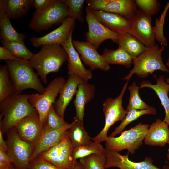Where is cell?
<instances>
[{
    "instance_id": "obj_6",
    "label": "cell",
    "mask_w": 169,
    "mask_h": 169,
    "mask_svg": "<svg viewBox=\"0 0 169 169\" xmlns=\"http://www.w3.org/2000/svg\"><path fill=\"white\" fill-rule=\"evenodd\" d=\"M69 17V10L63 0H56L49 8L41 13L34 12L28 26L39 32L49 29L53 25L62 24Z\"/></svg>"
},
{
    "instance_id": "obj_19",
    "label": "cell",
    "mask_w": 169,
    "mask_h": 169,
    "mask_svg": "<svg viewBox=\"0 0 169 169\" xmlns=\"http://www.w3.org/2000/svg\"><path fill=\"white\" fill-rule=\"evenodd\" d=\"M84 82L86 81L76 74L69 75L59 91V98L53 105L55 111L59 116L64 118L66 109L76 94L78 86Z\"/></svg>"
},
{
    "instance_id": "obj_32",
    "label": "cell",
    "mask_w": 169,
    "mask_h": 169,
    "mask_svg": "<svg viewBox=\"0 0 169 169\" xmlns=\"http://www.w3.org/2000/svg\"><path fill=\"white\" fill-rule=\"evenodd\" d=\"M1 41L3 46L17 58L30 60L33 54L26 47L24 41H8L1 40Z\"/></svg>"
},
{
    "instance_id": "obj_3",
    "label": "cell",
    "mask_w": 169,
    "mask_h": 169,
    "mask_svg": "<svg viewBox=\"0 0 169 169\" xmlns=\"http://www.w3.org/2000/svg\"><path fill=\"white\" fill-rule=\"evenodd\" d=\"M5 61L15 93L21 94L28 89L35 90L40 94L45 91L46 88L43 85L37 73L34 71L29 60L20 59Z\"/></svg>"
},
{
    "instance_id": "obj_13",
    "label": "cell",
    "mask_w": 169,
    "mask_h": 169,
    "mask_svg": "<svg viewBox=\"0 0 169 169\" xmlns=\"http://www.w3.org/2000/svg\"><path fill=\"white\" fill-rule=\"evenodd\" d=\"M85 11V18L88 28L85 34L87 42L97 49L105 41L111 39L113 41L116 38L118 34L111 31L100 23L87 6Z\"/></svg>"
},
{
    "instance_id": "obj_30",
    "label": "cell",
    "mask_w": 169,
    "mask_h": 169,
    "mask_svg": "<svg viewBox=\"0 0 169 169\" xmlns=\"http://www.w3.org/2000/svg\"><path fill=\"white\" fill-rule=\"evenodd\" d=\"M127 112L125 116L121 121V123L115 129L110 136L114 137L120 133L130 123L136 120L141 116L146 115H154L156 113L155 108L152 106L143 110H132Z\"/></svg>"
},
{
    "instance_id": "obj_35",
    "label": "cell",
    "mask_w": 169,
    "mask_h": 169,
    "mask_svg": "<svg viewBox=\"0 0 169 169\" xmlns=\"http://www.w3.org/2000/svg\"><path fill=\"white\" fill-rule=\"evenodd\" d=\"M79 161L84 169H105V154H91L80 159Z\"/></svg>"
},
{
    "instance_id": "obj_33",
    "label": "cell",
    "mask_w": 169,
    "mask_h": 169,
    "mask_svg": "<svg viewBox=\"0 0 169 169\" xmlns=\"http://www.w3.org/2000/svg\"><path fill=\"white\" fill-rule=\"evenodd\" d=\"M105 151V148L100 143L92 141L88 145L73 148L72 156L76 161L91 154H103Z\"/></svg>"
},
{
    "instance_id": "obj_14",
    "label": "cell",
    "mask_w": 169,
    "mask_h": 169,
    "mask_svg": "<svg viewBox=\"0 0 169 169\" xmlns=\"http://www.w3.org/2000/svg\"><path fill=\"white\" fill-rule=\"evenodd\" d=\"M105 169L116 167L120 169H160L153 164V160L150 157H146L143 161L135 162L129 159L128 154L123 155L105 148ZM163 169H169V167L164 166Z\"/></svg>"
},
{
    "instance_id": "obj_11",
    "label": "cell",
    "mask_w": 169,
    "mask_h": 169,
    "mask_svg": "<svg viewBox=\"0 0 169 169\" xmlns=\"http://www.w3.org/2000/svg\"><path fill=\"white\" fill-rule=\"evenodd\" d=\"M151 21V16L138 9L130 19L128 32L147 48L156 45L155 32Z\"/></svg>"
},
{
    "instance_id": "obj_29",
    "label": "cell",
    "mask_w": 169,
    "mask_h": 169,
    "mask_svg": "<svg viewBox=\"0 0 169 169\" xmlns=\"http://www.w3.org/2000/svg\"><path fill=\"white\" fill-rule=\"evenodd\" d=\"M33 5V0H7L6 12L10 18L17 19L26 15Z\"/></svg>"
},
{
    "instance_id": "obj_7",
    "label": "cell",
    "mask_w": 169,
    "mask_h": 169,
    "mask_svg": "<svg viewBox=\"0 0 169 169\" xmlns=\"http://www.w3.org/2000/svg\"><path fill=\"white\" fill-rule=\"evenodd\" d=\"M128 81L124 84L120 94L117 97L114 99L109 97L104 102L103 106L105 118V125L101 131L91 138L93 141L100 143L105 141L108 137L107 133L110 128L115 122L122 121L125 116L127 112L122 106V100L128 85Z\"/></svg>"
},
{
    "instance_id": "obj_4",
    "label": "cell",
    "mask_w": 169,
    "mask_h": 169,
    "mask_svg": "<svg viewBox=\"0 0 169 169\" xmlns=\"http://www.w3.org/2000/svg\"><path fill=\"white\" fill-rule=\"evenodd\" d=\"M164 50L163 45L160 48L158 44L151 48L146 47L143 52L133 59V67L123 79L128 81L135 74L141 78H145L156 70L169 73L161 56Z\"/></svg>"
},
{
    "instance_id": "obj_22",
    "label": "cell",
    "mask_w": 169,
    "mask_h": 169,
    "mask_svg": "<svg viewBox=\"0 0 169 169\" xmlns=\"http://www.w3.org/2000/svg\"><path fill=\"white\" fill-rule=\"evenodd\" d=\"M169 125L157 119L149 126L145 137L146 145L162 147L168 143L169 139Z\"/></svg>"
},
{
    "instance_id": "obj_27",
    "label": "cell",
    "mask_w": 169,
    "mask_h": 169,
    "mask_svg": "<svg viewBox=\"0 0 169 169\" xmlns=\"http://www.w3.org/2000/svg\"><path fill=\"white\" fill-rule=\"evenodd\" d=\"M123 48L133 58L138 56L146 47L136 38L128 33L118 34L113 41Z\"/></svg>"
},
{
    "instance_id": "obj_1",
    "label": "cell",
    "mask_w": 169,
    "mask_h": 169,
    "mask_svg": "<svg viewBox=\"0 0 169 169\" xmlns=\"http://www.w3.org/2000/svg\"><path fill=\"white\" fill-rule=\"evenodd\" d=\"M29 94L14 93L0 102V130L7 132L26 117L38 113L29 101Z\"/></svg>"
},
{
    "instance_id": "obj_23",
    "label": "cell",
    "mask_w": 169,
    "mask_h": 169,
    "mask_svg": "<svg viewBox=\"0 0 169 169\" xmlns=\"http://www.w3.org/2000/svg\"><path fill=\"white\" fill-rule=\"evenodd\" d=\"M95 93V86L87 82H84L78 86L74 101L75 117L83 122L85 105L93 99Z\"/></svg>"
},
{
    "instance_id": "obj_41",
    "label": "cell",
    "mask_w": 169,
    "mask_h": 169,
    "mask_svg": "<svg viewBox=\"0 0 169 169\" xmlns=\"http://www.w3.org/2000/svg\"><path fill=\"white\" fill-rule=\"evenodd\" d=\"M12 162L7 153L0 150V169H10Z\"/></svg>"
},
{
    "instance_id": "obj_44",
    "label": "cell",
    "mask_w": 169,
    "mask_h": 169,
    "mask_svg": "<svg viewBox=\"0 0 169 169\" xmlns=\"http://www.w3.org/2000/svg\"><path fill=\"white\" fill-rule=\"evenodd\" d=\"M72 169H84V168L79 161H76Z\"/></svg>"
},
{
    "instance_id": "obj_10",
    "label": "cell",
    "mask_w": 169,
    "mask_h": 169,
    "mask_svg": "<svg viewBox=\"0 0 169 169\" xmlns=\"http://www.w3.org/2000/svg\"><path fill=\"white\" fill-rule=\"evenodd\" d=\"M67 132L57 145L39 155L40 158L59 169H72L76 161L73 159V149Z\"/></svg>"
},
{
    "instance_id": "obj_24",
    "label": "cell",
    "mask_w": 169,
    "mask_h": 169,
    "mask_svg": "<svg viewBox=\"0 0 169 169\" xmlns=\"http://www.w3.org/2000/svg\"><path fill=\"white\" fill-rule=\"evenodd\" d=\"M7 0H0V29L2 40L18 42L24 41L26 36L15 30L11 23V18L6 13Z\"/></svg>"
},
{
    "instance_id": "obj_46",
    "label": "cell",
    "mask_w": 169,
    "mask_h": 169,
    "mask_svg": "<svg viewBox=\"0 0 169 169\" xmlns=\"http://www.w3.org/2000/svg\"><path fill=\"white\" fill-rule=\"evenodd\" d=\"M167 157L168 160L169 161V149H168V150L167 153Z\"/></svg>"
},
{
    "instance_id": "obj_36",
    "label": "cell",
    "mask_w": 169,
    "mask_h": 169,
    "mask_svg": "<svg viewBox=\"0 0 169 169\" xmlns=\"http://www.w3.org/2000/svg\"><path fill=\"white\" fill-rule=\"evenodd\" d=\"M68 124L64 121V117L57 114L53 105L47 114L44 128L49 130H56Z\"/></svg>"
},
{
    "instance_id": "obj_21",
    "label": "cell",
    "mask_w": 169,
    "mask_h": 169,
    "mask_svg": "<svg viewBox=\"0 0 169 169\" xmlns=\"http://www.w3.org/2000/svg\"><path fill=\"white\" fill-rule=\"evenodd\" d=\"M91 10L95 18L111 31L118 34L128 32L130 19L118 14Z\"/></svg>"
},
{
    "instance_id": "obj_42",
    "label": "cell",
    "mask_w": 169,
    "mask_h": 169,
    "mask_svg": "<svg viewBox=\"0 0 169 169\" xmlns=\"http://www.w3.org/2000/svg\"><path fill=\"white\" fill-rule=\"evenodd\" d=\"M20 59L17 57L3 46L0 47V59L5 61L18 60Z\"/></svg>"
},
{
    "instance_id": "obj_40",
    "label": "cell",
    "mask_w": 169,
    "mask_h": 169,
    "mask_svg": "<svg viewBox=\"0 0 169 169\" xmlns=\"http://www.w3.org/2000/svg\"><path fill=\"white\" fill-rule=\"evenodd\" d=\"M56 0H33V5L35 12L42 13L48 8L55 2Z\"/></svg>"
},
{
    "instance_id": "obj_47",
    "label": "cell",
    "mask_w": 169,
    "mask_h": 169,
    "mask_svg": "<svg viewBox=\"0 0 169 169\" xmlns=\"http://www.w3.org/2000/svg\"><path fill=\"white\" fill-rule=\"evenodd\" d=\"M166 83L169 84V78H166Z\"/></svg>"
},
{
    "instance_id": "obj_2",
    "label": "cell",
    "mask_w": 169,
    "mask_h": 169,
    "mask_svg": "<svg viewBox=\"0 0 169 169\" xmlns=\"http://www.w3.org/2000/svg\"><path fill=\"white\" fill-rule=\"evenodd\" d=\"M68 57L67 53L61 44H55L42 46L40 51L33 54L29 61L43 82L46 84L47 75L57 72L67 61Z\"/></svg>"
},
{
    "instance_id": "obj_37",
    "label": "cell",
    "mask_w": 169,
    "mask_h": 169,
    "mask_svg": "<svg viewBox=\"0 0 169 169\" xmlns=\"http://www.w3.org/2000/svg\"><path fill=\"white\" fill-rule=\"evenodd\" d=\"M68 6L69 17L81 22H83V8L84 0H63Z\"/></svg>"
},
{
    "instance_id": "obj_48",
    "label": "cell",
    "mask_w": 169,
    "mask_h": 169,
    "mask_svg": "<svg viewBox=\"0 0 169 169\" xmlns=\"http://www.w3.org/2000/svg\"><path fill=\"white\" fill-rule=\"evenodd\" d=\"M167 143L168 144L169 146V140H168V142ZM168 149H169V148Z\"/></svg>"
},
{
    "instance_id": "obj_39",
    "label": "cell",
    "mask_w": 169,
    "mask_h": 169,
    "mask_svg": "<svg viewBox=\"0 0 169 169\" xmlns=\"http://www.w3.org/2000/svg\"><path fill=\"white\" fill-rule=\"evenodd\" d=\"M29 169H59L50 162L39 157L30 162Z\"/></svg>"
},
{
    "instance_id": "obj_15",
    "label": "cell",
    "mask_w": 169,
    "mask_h": 169,
    "mask_svg": "<svg viewBox=\"0 0 169 169\" xmlns=\"http://www.w3.org/2000/svg\"><path fill=\"white\" fill-rule=\"evenodd\" d=\"M75 20L73 18L68 17L58 28L46 35L40 37H31L30 42L36 48L44 45L61 44L68 39L71 32L74 30Z\"/></svg>"
},
{
    "instance_id": "obj_43",
    "label": "cell",
    "mask_w": 169,
    "mask_h": 169,
    "mask_svg": "<svg viewBox=\"0 0 169 169\" xmlns=\"http://www.w3.org/2000/svg\"><path fill=\"white\" fill-rule=\"evenodd\" d=\"M2 133L0 130V150L6 152L7 151L8 145L7 142L4 140L3 138Z\"/></svg>"
},
{
    "instance_id": "obj_31",
    "label": "cell",
    "mask_w": 169,
    "mask_h": 169,
    "mask_svg": "<svg viewBox=\"0 0 169 169\" xmlns=\"http://www.w3.org/2000/svg\"><path fill=\"white\" fill-rule=\"evenodd\" d=\"M15 93L7 65L0 67V102Z\"/></svg>"
},
{
    "instance_id": "obj_45",
    "label": "cell",
    "mask_w": 169,
    "mask_h": 169,
    "mask_svg": "<svg viewBox=\"0 0 169 169\" xmlns=\"http://www.w3.org/2000/svg\"><path fill=\"white\" fill-rule=\"evenodd\" d=\"M166 65L169 67V56L166 64Z\"/></svg>"
},
{
    "instance_id": "obj_16",
    "label": "cell",
    "mask_w": 169,
    "mask_h": 169,
    "mask_svg": "<svg viewBox=\"0 0 169 169\" xmlns=\"http://www.w3.org/2000/svg\"><path fill=\"white\" fill-rule=\"evenodd\" d=\"M72 43L80 54L81 60L91 70L100 69L107 71L110 69V64L98 53L97 49L89 42L73 40Z\"/></svg>"
},
{
    "instance_id": "obj_20",
    "label": "cell",
    "mask_w": 169,
    "mask_h": 169,
    "mask_svg": "<svg viewBox=\"0 0 169 169\" xmlns=\"http://www.w3.org/2000/svg\"><path fill=\"white\" fill-rule=\"evenodd\" d=\"M71 123L56 130H49L44 128L34 147L33 151L30 159V162L42 152L58 143L70 128Z\"/></svg>"
},
{
    "instance_id": "obj_28",
    "label": "cell",
    "mask_w": 169,
    "mask_h": 169,
    "mask_svg": "<svg viewBox=\"0 0 169 169\" xmlns=\"http://www.w3.org/2000/svg\"><path fill=\"white\" fill-rule=\"evenodd\" d=\"M102 56L110 64L122 65L128 68L132 64L133 58L121 47L115 50L105 49Z\"/></svg>"
},
{
    "instance_id": "obj_38",
    "label": "cell",
    "mask_w": 169,
    "mask_h": 169,
    "mask_svg": "<svg viewBox=\"0 0 169 169\" xmlns=\"http://www.w3.org/2000/svg\"><path fill=\"white\" fill-rule=\"evenodd\" d=\"M138 9L151 16L156 14L160 9L161 4L157 0H135Z\"/></svg>"
},
{
    "instance_id": "obj_12",
    "label": "cell",
    "mask_w": 169,
    "mask_h": 169,
    "mask_svg": "<svg viewBox=\"0 0 169 169\" xmlns=\"http://www.w3.org/2000/svg\"><path fill=\"white\" fill-rule=\"evenodd\" d=\"M91 10L118 14L130 19L138 10L135 0H87Z\"/></svg>"
},
{
    "instance_id": "obj_18",
    "label": "cell",
    "mask_w": 169,
    "mask_h": 169,
    "mask_svg": "<svg viewBox=\"0 0 169 169\" xmlns=\"http://www.w3.org/2000/svg\"><path fill=\"white\" fill-rule=\"evenodd\" d=\"M71 31L68 39L61 45L65 50L68 55L67 67L69 75L76 74L87 82L92 77L90 69H88L83 65L79 53L74 48L72 43Z\"/></svg>"
},
{
    "instance_id": "obj_49",
    "label": "cell",
    "mask_w": 169,
    "mask_h": 169,
    "mask_svg": "<svg viewBox=\"0 0 169 169\" xmlns=\"http://www.w3.org/2000/svg\"><path fill=\"white\" fill-rule=\"evenodd\" d=\"M10 169H11V168Z\"/></svg>"
},
{
    "instance_id": "obj_5",
    "label": "cell",
    "mask_w": 169,
    "mask_h": 169,
    "mask_svg": "<svg viewBox=\"0 0 169 169\" xmlns=\"http://www.w3.org/2000/svg\"><path fill=\"white\" fill-rule=\"evenodd\" d=\"M149 127L148 124L140 123L122 132L119 136H108L105 141V148L117 152L126 149L133 154L143 144Z\"/></svg>"
},
{
    "instance_id": "obj_9",
    "label": "cell",
    "mask_w": 169,
    "mask_h": 169,
    "mask_svg": "<svg viewBox=\"0 0 169 169\" xmlns=\"http://www.w3.org/2000/svg\"><path fill=\"white\" fill-rule=\"evenodd\" d=\"M66 81L64 77H58L49 83L43 93L29 94V101L36 110L44 125L50 108Z\"/></svg>"
},
{
    "instance_id": "obj_25",
    "label": "cell",
    "mask_w": 169,
    "mask_h": 169,
    "mask_svg": "<svg viewBox=\"0 0 169 169\" xmlns=\"http://www.w3.org/2000/svg\"><path fill=\"white\" fill-rule=\"evenodd\" d=\"M149 88L155 91L159 97L165 111V116L163 121L169 125V84L165 81L163 75L157 79L156 84H152L149 81H143L140 84V88Z\"/></svg>"
},
{
    "instance_id": "obj_26",
    "label": "cell",
    "mask_w": 169,
    "mask_h": 169,
    "mask_svg": "<svg viewBox=\"0 0 169 169\" xmlns=\"http://www.w3.org/2000/svg\"><path fill=\"white\" fill-rule=\"evenodd\" d=\"M67 134L74 148L88 145L92 142L84 128L83 122L75 116Z\"/></svg>"
},
{
    "instance_id": "obj_34",
    "label": "cell",
    "mask_w": 169,
    "mask_h": 169,
    "mask_svg": "<svg viewBox=\"0 0 169 169\" xmlns=\"http://www.w3.org/2000/svg\"><path fill=\"white\" fill-rule=\"evenodd\" d=\"M139 88L135 81L128 87L130 97L126 110L127 111L132 110H143L150 107L141 98L139 93Z\"/></svg>"
},
{
    "instance_id": "obj_17",
    "label": "cell",
    "mask_w": 169,
    "mask_h": 169,
    "mask_svg": "<svg viewBox=\"0 0 169 169\" xmlns=\"http://www.w3.org/2000/svg\"><path fill=\"white\" fill-rule=\"evenodd\" d=\"M44 126L36 113L23 119L15 127L20 138L34 147L42 133Z\"/></svg>"
},
{
    "instance_id": "obj_8",
    "label": "cell",
    "mask_w": 169,
    "mask_h": 169,
    "mask_svg": "<svg viewBox=\"0 0 169 169\" xmlns=\"http://www.w3.org/2000/svg\"><path fill=\"white\" fill-rule=\"evenodd\" d=\"M7 153L17 169H29L34 146L22 140L15 127L8 132Z\"/></svg>"
}]
</instances>
